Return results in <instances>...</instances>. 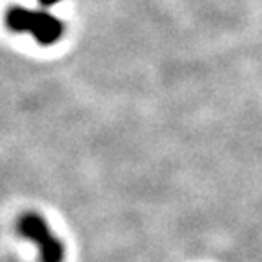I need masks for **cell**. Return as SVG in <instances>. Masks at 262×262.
Returning <instances> with one entry per match:
<instances>
[{"mask_svg": "<svg viewBox=\"0 0 262 262\" xmlns=\"http://www.w3.org/2000/svg\"><path fill=\"white\" fill-rule=\"evenodd\" d=\"M4 22L13 33H28L40 46H53L64 37L66 24L49 9H29L24 6L8 8Z\"/></svg>", "mask_w": 262, "mask_h": 262, "instance_id": "cell-1", "label": "cell"}, {"mask_svg": "<svg viewBox=\"0 0 262 262\" xmlns=\"http://www.w3.org/2000/svg\"><path fill=\"white\" fill-rule=\"evenodd\" d=\"M16 231L22 238L33 242L38 250L40 262H64L66 246L60 237L53 233L48 221L37 211L22 213L16 221Z\"/></svg>", "mask_w": 262, "mask_h": 262, "instance_id": "cell-2", "label": "cell"}, {"mask_svg": "<svg viewBox=\"0 0 262 262\" xmlns=\"http://www.w3.org/2000/svg\"><path fill=\"white\" fill-rule=\"evenodd\" d=\"M62 0H38V4H40L42 9H51L55 8L57 4H60Z\"/></svg>", "mask_w": 262, "mask_h": 262, "instance_id": "cell-3", "label": "cell"}]
</instances>
